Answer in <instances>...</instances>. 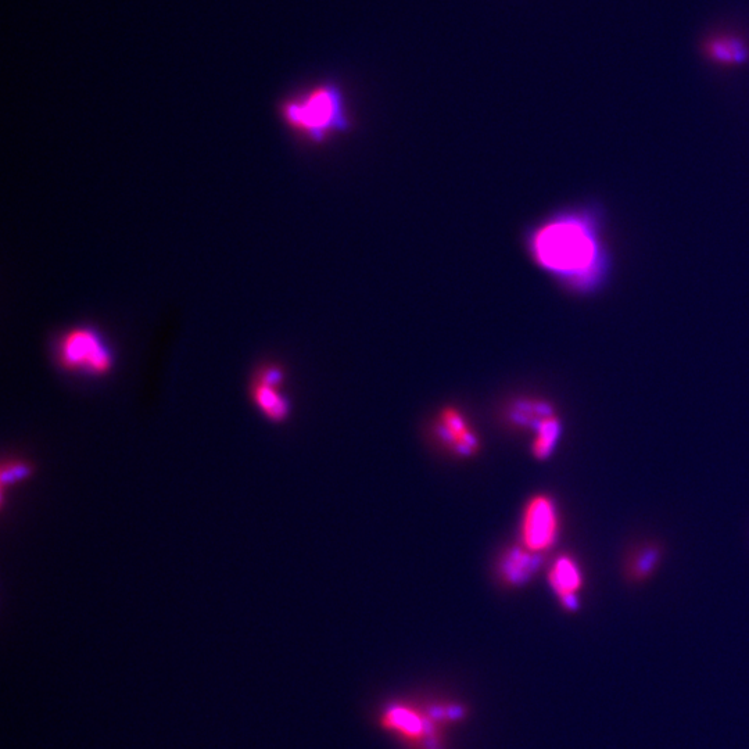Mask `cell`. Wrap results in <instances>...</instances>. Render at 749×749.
Wrapping results in <instances>:
<instances>
[{
    "mask_svg": "<svg viewBox=\"0 0 749 749\" xmlns=\"http://www.w3.org/2000/svg\"><path fill=\"white\" fill-rule=\"evenodd\" d=\"M281 116L295 134L317 145L347 134L351 129L346 99L333 84L313 86L286 100L281 107Z\"/></svg>",
    "mask_w": 749,
    "mask_h": 749,
    "instance_id": "obj_2",
    "label": "cell"
},
{
    "mask_svg": "<svg viewBox=\"0 0 749 749\" xmlns=\"http://www.w3.org/2000/svg\"><path fill=\"white\" fill-rule=\"evenodd\" d=\"M379 725L414 749H446L443 731L447 729L430 712L429 704L390 702L382 709Z\"/></svg>",
    "mask_w": 749,
    "mask_h": 749,
    "instance_id": "obj_3",
    "label": "cell"
},
{
    "mask_svg": "<svg viewBox=\"0 0 749 749\" xmlns=\"http://www.w3.org/2000/svg\"><path fill=\"white\" fill-rule=\"evenodd\" d=\"M548 583L566 611L578 609L579 593L584 584L583 569L578 559L568 554L555 558L548 569Z\"/></svg>",
    "mask_w": 749,
    "mask_h": 749,
    "instance_id": "obj_7",
    "label": "cell"
},
{
    "mask_svg": "<svg viewBox=\"0 0 749 749\" xmlns=\"http://www.w3.org/2000/svg\"><path fill=\"white\" fill-rule=\"evenodd\" d=\"M56 360L67 372L91 378L109 374L114 364L113 351L105 338L86 326L64 333L57 342Z\"/></svg>",
    "mask_w": 749,
    "mask_h": 749,
    "instance_id": "obj_4",
    "label": "cell"
},
{
    "mask_svg": "<svg viewBox=\"0 0 749 749\" xmlns=\"http://www.w3.org/2000/svg\"><path fill=\"white\" fill-rule=\"evenodd\" d=\"M525 249L536 267L571 295L597 293L611 272L600 214L591 207L547 215L526 232Z\"/></svg>",
    "mask_w": 749,
    "mask_h": 749,
    "instance_id": "obj_1",
    "label": "cell"
},
{
    "mask_svg": "<svg viewBox=\"0 0 749 749\" xmlns=\"http://www.w3.org/2000/svg\"><path fill=\"white\" fill-rule=\"evenodd\" d=\"M702 49L709 62L720 67L741 66L749 59L748 42L736 34H727V32L712 35L704 43Z\"/></svg>",
    "mask_w": 749,
    "mask_h": 749,
    "instance_id": "obj_9",
    "label": "cell"
},
{
    "mask_svg": "<svg viewBox=\"0 0 749 749\" xmlns=\"http://www.w3.org/2000/svg\"><path fill=\"white\" fill-rule=\"evenodd\" d=\"M283 371L278 365H265L257 372L252 386V397L264 417L279 424L290 415L288 397L282 393Z\"/></svg>",
    "mask_w": 749,
    "mask_h": 749,
    "instance_id": "obj_6",
    "label": "cell"
},
{
    "mask_svg": "<svg viewBox=\"0 0 749 749\" xmlns=\"http://www.w3.org/2000/svg\"><path fill=\"white\" fill-rule=\"evenodd\" d=\"M437 436L460 457H471L479 451V437L468 419L457 408H444L437 422Z\"/></svg>",
    "mask_w": 749,
    "mask_h": 749,
    "instance_id": "obj_8",
    "label": "cell"
},
{
    "mask_svg": "<svg viewBox=\"0 0 749 749\" xmlns=\"http://www.w3.org/2000/svg\"><path fill=\"white\" fill-rule=\"evenodd\" d=\"M559 530L561 518L553 498L544 494L530 498L523 510L521 546L543 555L557 544Z\"/></svg>",
    "mask_w": 749,
    "mask_h": 749,
    "instance_id": "obj_5",
    "label": "cell"
},
{
    "mask_svg": "<svg viewBox=\"0 0 749 749\" xmlns=\"http://www.w3.org/2000/svg\"><path fill=\"white\" fill-rule=\"evenodd\" d=\"M553 414H555L554 407L546 401L522 400L515 404L511 417L516 424L533 429L540 421Z\"/></svg>",
    "mask_w": 749,
    "mask_h": 749,
    "instance_id": "obj_13",
    "label": "cell"
},
{
    "mask_svg": "<svg viewBox=\"0 0 749 749\" xmlns=\"http://www.w3.org/2000/svg\"><path fill=\"white\" fill-rule=\"evenodd\" d=\"M533 429H535V437H533L532 453L537 460H547L557 449V444L561 439L562 424L557 412L544 418Z\"/></svg>",
    "mask_w": 749,
    "mask_h": 749,
    "instance_id": "obj_11",
    "label": "cell"
},
{
    "mask_svg": "<svg viewBox=\"0 0 749 749\" xmlns=\"http://www.w3.org/2000/svg\"><path fill=\"white\" fill-rule=\"evenodd\" d=\"M28 473H30V468H28L27 465L20 464V462L16 461L10 462L9 465L5 464V467H3L2 483L3 485H7V483L19 482V480L24 479Z\"/></svg>",
    "mask_w": 749,
    "mask_h": 749,
    "instance_id": "obj_14",
    "label": "cell"
},
{
    "mask_svg": "<svg viewBox=\"0 0 749 749\" xmlns=\"http://www.w3.org/2000/svg\"><path fill=\"white\" fill-rule=\"evenodd\" d=\"M543 555L532 553L525 547L512 548L501 559V579L510 586H522L529 583L539 571Z\"/></svg>",
    "mask_w": 749,
    "mask_h": 749,
    "instance_id": "obj_10",
    "label": "cell"
},
{
    "mask_svg": "<svg viewBox=\"0 0 749 749\" xmlns=\"http://www.w3.org/2000/svg\"><path fill=\"white\" fill-rule=\"evenodd\" d=\"M659 561H661L659 548L652 546V544H644L630 554L629 559H627L626 572L629 573L630 578L639 582V580L647 579L652 572H655Z\"/></svg>",
    "mask_w": 749,
    "mask_h": 749,
    "instance_id": "obj_12",
    "label": "cell"
}]
</instances>
